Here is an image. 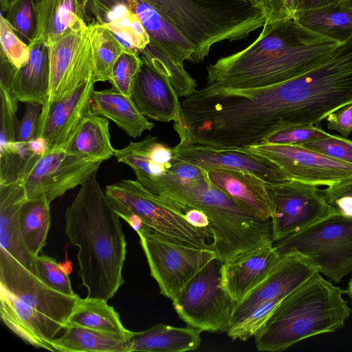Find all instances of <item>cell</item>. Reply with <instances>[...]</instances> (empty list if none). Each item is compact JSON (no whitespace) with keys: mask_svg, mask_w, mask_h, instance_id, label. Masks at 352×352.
<instances>
[{"mask_svg":"<svg viewBox=\"0 0 352 352\" xmlns=\"http://www.w3.org/2000/svg\"><path fill=\"white\" fill-rule=\"evenodd\" d=\"M340 44L294 18L265 24L249 46L207 67V86L251 89L278 84L316 67Z\"/></svg>","mask_w":352,"mask_h":352,"instance_id":"6da1fadb","label":"cell"},{"mask_svg":"<svg viewBox=\"0 0 352 352\" xmlns=\"http://www.w3.org/2000/svg\"><path fill=\"white\" fill-rule=\"evenodd\" d=\"M120 216L96 179V173L80 186L65 212V231L78 249V274L87 297L109 300L124 283L122 269L127 243Z\"/></svg>","mask_w":352,"mask_h":352,"instance_id":"7a4b0ae2","label":"cell"},{"mask_svg":"<svg viewBox=\"0 0 352 352\" xmlns=\"http://www.w3.org/2000/svg\"><path fill=\"white\" fill-rule=\"evenodd\" d=\"M138 182L178 211L191 208L203 212L210 221L213 250L223 263L274 245L270 219L260 217L219 189L206 173L186 180L167 173Z\"/></svg>","mask_w":352,"mask_h":352,"instance_id":"3957f363","label":"cell"},{"mask_svg":"<svg viewBox=\"0 0 352 352\" xmlns=\"http://www.w3.org/2000/svg\"><path fill=\"white\" fill-rule=\"evenodd\" d=\"M78 295L68 296L0 248V316L26 344L53 351L51 342L67 325Z\"/></svg>","mask_w":352,"mask_h":352,"instance_id":"277c9868","label":"cell"},{"mask_svg":"<svg viewBox=\"0 0 352 352\" xmlns=\"http://www.w3.org/2000/svg\"><path fill=\"white\" fill-rule=\"evenodd\" d=\"M334 286L317 272L283 298L254 336L260 351L279 352L306 338L342 328L351 309Z\"/></svg>","mask_w":352,"mask_h":352,"instance_id":"5b68a950","label":"cell"},{"mask_svg":"<svg viewBox=\"0 0 352 352\" xmlns=\"http://www.w3.org/2000/svg\"><path fill=\"white\" fill-rule=\"evenodd\" d=\"M195 47L194 63L223 41L245 38L265 25L254 0H144Z\"/></svg>","mask_w":352,"mask_h":352,"instance_id":"8992f818","label":"cell"},{"mask_svg":"<svg viewBox=\"0 0 352 352\" xmlns=\"http://www.w3.org/2000/svg\"><path fill=\"white\" fill-rule=\"evenodd\" d=\"M274 247L280 256L298 254L340 283L352 272V216L338 210L274 243Z\"/></svg>","mask_w":352,"mask_h":352,"instance_id":"52a82bcc","label":"cell"},{"mask_svg":"<svg viewBox=\"0 0 352 352\" xmlns=\"http://www.w3.org/2000/svg\"><path fill=\"white\" fill-rule=\"evenodd\" d=\"M104 192L113 210L124 220L135 217L173 242L213 250L209 229L190 224L183 212L162 201L137 180L126 179L109 184Z\"/></svg>","mask_w":352,"mask_h":352,"instance_id":"ba28073f","label":"cell"},{"mask_svg":"<svg viewBox=\"0 0 352 352\" xmlns=\"http://www.w3.org/2000/svg\"><path fill=\"white\" fill-rule=\"evenodd\" d=\"M221 260L215 256L205 265L173 300L179 317L202 331H227L236 302L221 283Z\"/></svg>","mask_w":352,"mask_h":352,"instance_id":"9c48e42d","label":"cell"},{"mask_svg":"<svg viewBox=\"0 0 352 352\" xmlns=\"http://www.w3.org/2000/svg\"><path fill=\"white\" fill-rule=\"evenodd\" d=\"M136 232L151 276L157 282L161 294L172 301L207 263L217 256L212 249L173 242L144 225Z\"/></svg>","mask_w":352,"mask_h":352,"instance_id":"30bf717a","label":"cell"},{"mask_svg":"<svg viewBox=\"0 0 352 352\" xmlns=\"http://www.w3.org/2000/svg\"><path fill=\"white\" fill-rule=\"evenodd\" d=\"M102 162L69 153L64 148H51L30 158L16 179L24 186L28 199L45 198L52 203L86 182Z\"/></svg>","mask_w":352,"mask_h":352,"instance_id":"8fae6325","label":"cell"},{"mask_svg":"<svg viewBox=\"0 0 352 352\" xmlns=\"http://www.w3.org/2000/svg\"><path fill=\"white\" fill-rule=\"evenodd\" d=\"M45 45L48 54L49 92L44 105L62 99L93 80L94 71L89 27L83 19L62 35L48 41Z\"/></svg>","mask_w":352,"mask_h":352,"instance_id":"7c38bea8","label":"cell"},{"mask_svg":"<svg viewBox=\"0 0 352 352\" xmlns=\"http://www.w3.org/2000/svg\"><path fill=\"white\" fill-rule=\"evenodd\" d=\"M271 204L274 243L337 212L318 186L295 180L265 182Z\"/></svg>","mask_w":352,"mask_h":352,"instance_id":"4fadbf2b","label":"cell"},{"mask_svg":"<svg viewBox=\"0 0 352 352\" xmlns=\"http://www.w3.org/2000/svg\"><path fill=\"white\" fill-rule=\"evenodd\" d=\"M275 164L286 180L331 186L352 178V164L298 144H258L246 148Z\"/></svg>","mask_w":352,"mask_h":352,"instance_id":"5bb4252c","label":"cell"},{"mask_svg":"<svg viewBox=\"0 0 352 352\" xmlns=\"http://www.w3.org/2000/svg\"><path fill=\"white\" fill-rule=\"evenodd\" d=\"M173 148L177 157L206 170H243L252 173L266 182L286 180L282 171L275 164L245 148H223L182 143Z\"/></svg>","mask_w":352,"mask_h":352,"instance_id":"9a60e30c","label":"cell"},{"mask_svg":"<svg viewBox=\"0 0 352 352\" xmlns=\"http://www.w3.org/2000/svg\"><path fill=\"white\" fill-rule=\"evenodd\" d=\"M94 84L91 80L62 99L42 106L35 137L43 138L48 148H65L90 109Z\"/></svg>","mask_w":352,"mask_h":352,"instance_id":"2e32d148","label":"cell"},{"mask_svg":"<svg viewBox=\"0 0 352 352\" xmlns=\"http://www.w3.org/2000/svg\"><path fill=\"white\" fill-rule=\"evenodd\" d=\"M318 270L298 254L283 256L269 276L234 307L230 325L235 324L261 304L283 300Z\"/></svg>","mask_w":352,"mask_h":352,"instance_id":"e0dca14e","label":"cell"},{"mask_svg":"<svg viewBox=\"0 0 352 352\" xmlns=\"http://www.w3.org/2000/svg\"><path fill=\"white\" fill-rule=\"evenodd\" d=\"M27 63L17 69L1 55L0 86L6 88L18 102L44 105L48 100L49 64L44 43L28 45Z\"/></svg>","mask_w":352,"mask_h":352,"instance_id":"ac0fdd59","label":"cell"},{"mask_svg":"<svg viewBox=\"0 0 352 352\" xmlns=\"http://www.w3.org/2000/svg\"><path fill=\"white\" fill-rule=\"evenodd\" d=\"M281 258L274 245L243 254L223 263L221 285L238 303L269 276Z\"/></svg>","mask_w":352,"mask_h":352,"instance_id":"d6986e66","label":"cell"},{"mask_svg":"<svg viewBox=\"0 0 352 352\" xmlns=\"http://www.w3.org/2000/svg\"><path fill=\"white\" fill-rule=\"evenodd\" d=\"M178 97L166 77L142 63L134 82L131 98L146 118L165 122H176L181 112Z\"/></svg>","mask_w":352,"mask_h":352,"instance_id":"ffe728a7","label":"cell"},{"mask_svg":"<svg viewBox=\"0 0 352 352\" xmlns=\"http://www.w3.org/2000/svg\"><path fill=\"white\" fill-rule=\"evenodd\" d=\"M28 199L19 180L0 184V248L38 276L36 257L26 250L20 227L21 210Z\"/></svg>","mask_w":352,"mask_h":352,"instance_id":"44dd1931","label":"cell"},{"mask_svg":"<svg viewBox=\"0 0 352 352\" xmlns=\"http://www.w3.org/2000/svg\"><path fill=\"white\" fill-rule=\"evenodd\" d=\"M90 0H34L35 27L28 45L44 43L64 34L81 19L88 25Z\"/></svg>","mask_w":352,"mask_h":352,"instance_id":"7402d4cb","label":"cell"},{"mask_svg":"<svg viewBox=\"0 0 352 352\" xmlns=\"http://www.w3.org/2000/svg\"><path fill=\"white\" fill-rule=\"evenodd\" d=\"M124 3L138 17L151 43L181 65L185 60L194 61L195 47L152 6L144 0H124Z\"/></svg>","mask_w":352,"mask_h":352,"instance_id":"603a6c76","label":"cell"},{"mask_svg":"<svg viewBox=\"0 0 352 352\" xmlns=\"http://www.w3.org/2000/svg\"><path fill=\"white\" fill-rule=\"evenodd\" d=\"M206 175L213 185L233 199L270 219L272 210L265 181L252 173L229 169L208 170Z\"/></svg>","mask_w":352,"mask_h":352,"instance_id":"cb8c5ba5","label":"cell"},{"mask_svg":"<svg viewBox=\"0 0 352 352\" xmlns=\"http://www.w3.org/2000/svg\"><path fill=\"white\" fill-rule=\"evenodd\" d=\"M114 156L118 162L132 168L138 182L166 175L175 158L173 148L151 135L116 149Z\"/></svg>","mask_w":352,"mask_h":352,"instance_id":"d4e9b609","label":"cell"},{"mask_svg":"<svg viewBox=\"0 0 352 352\" xmlns=\"http://www.w3.org/2000/svg\"><path fill=\"white\" fill-rule=\"evenodd\" d=\"M202 331L187 325L177 327L156 324L142 331H134L126 352H184L197 349Z\"/></svg>","mask_w":352,"mask_h":352,"instance_id":"484cf974","label":"cell"},{"mask_svg":"<svg viewBox=\"0 0 352 352\" xmlns=\"http://www.w3.org/2000/svg\"><path fill=\"white\" fill-rule=\"evenodd\" d=\"M94 114L112 120L118 127L133 138L155 124L140 111L133 99L111 89L94 91L91 103Z\"/></svg>","mask_w":352,"mask_h":352,"instance_id":"4316f807","label":"cell"},{"mask_svg":"<svg viewBox=\"0 0 352 352\" xmlns=\"http://www.w3.org/2000/svg\"><path fill=\"white\" fill-rule=\"evenodd\" d=\"M0 184L15 180L23 167L16 147L18 101L0 86Z\"/></svg>","mask_w":352,"mask_h":352,"instance_id":"83f0119b","label":"cell"},{"mask_svg":"<svg viewBox=\"0 0 352 352\" xmlns=\"http://www.w3.org/2000/svg\"><path fill=\"white\" fill-rule=\"evenodd\" d=\"M117 334L67 324L64 333L51 342L53 351L126 352L133 334Z\"/></svg>","mask_w":352,"mask_h":352,"instance_id":"f1b7e54d","label":"cell"},{"mask_svg":"<svg viewBox=\"0 0 352 352\" xmlns=\"http://www.w3.org/2000/svg\"><path fill=\"white\" fill-rule=\"evenodd\" d=\"M65 150L86 158L102 161L114 156L116 149L111 142L108 119L94 114L90 108Z\"/></svg>","mask_w":352,"mask_h":352,"instance_id":"f546056e","label":"cell"},{"mask_svg":"<svg viewBox=\"0 0 352 352\" xmlns=\"http://www.w3.org/2000/svg\"><path fill=\"white\" fill-rule=\"evenodd\" d=\"M294 19L307 29L340 43L352 36V9L344 1L297 12Z\"/></svg>","mask_w":352,"mask_h":352,"instance_id":"4dcf8cb0","label":"cell"},{"mask_svg":"<svg viewBox=\"0 0 352 352\" xmlns=\"http://www.w3.org/2000/svg\"><path fill=\"white\" fill-rule=\"evenodd\" d=\"M67 324L82 327L99 331L117 334H130L118 311L107 301L86 297L76 300L68 318Z\"/></svg>","mask_w":352,"mask_h":352,"instance_id":"1f68e13d","label":"cell"},{"mask_svg":"<svg viewBox=\"0 0 352 352\" xmlns=\"http://www.w3.org/2000/svg\"><path fill=\"white\" fill-rule=\"evenodd\" d=\"M50 204L45 198L28 199L20 214V227L23 243L33 256L39 255L46 245L50 228Z\"/></svg>","mask_w":352,"mask_h":352,"instance_id":"d6a6232c","label":"cell"},{"mask_svg":"<svg viewBox=\"0 0 352 352\" xmlns=\"http://www.w3.org/2000/svg\"><path fill=\"white\" fill-rule=\"evenodd\" d=\"M94 52L93 80L110 81L113 67L124 50L110 32L102 24L89 25Z\"/></svg>","mask_w":352,"mask_h":352,"instance_id":"836d02e7","label":"cell"},{"mask_svg":"<svg viewBox=\"0 0 352 352\" xmlns=\"http://www.w3.org/2000/svg\"><path fill=\"white\" fill-rule=\"evenodd\" d=\"M142 63L139 54L123 52L113 67L110 81L111 89L131 98L134 82Z\"/></svg>","mask_w":352,"mask_h":352,"instance_id":"e575fe53","label":"cell"},{"mask_svg":"<svg viewBox=\"0 0 352 352\" xmlns=\"http://www.w3.org/2000/svg\"><path fill=\"white\" fill-rule=\"evenodd\" d=\"M281 300L267 301L258 305L240 322L230 326L226 331L228 336L241 341L254 337Z\"/></svg>","mask_w":352,"mask_h":352,"instance_id":"d590c367","label":"cell"},{"mask_svg":"<svg viewBox=\"0 0 352 352\" xmlns=\"http://www.w3.org/2000/svg\"><path fill=\"white\" fill-rule=\"evenodd\" d=\"M38 278L48 287L68 296H76L70 279L56 259L44 254L35 258Z\"/></svg>","mask_w":352,"mask_h":352,"instance_id":"8d00e7d4","label":"cell"},{"mask_svg":"<svg viewBox=\"0 0 352 352\" xmlns=\"http://www.w3.org/2000/svg\"><path fill=\"white\" fill-rule=\"evenodd\" d=\"M0 36L1 55L15 68L23 67L29 59V46L15 34L13 27L3 17V14L1 15L0 21Z\"/></svg>","mask_w":352,"mask_h":352,"instance_id":"74e56055","label":"cell"},{"mask_svg":"<svg viewBox=\"0 0 352 352\" xmlns=\"http://www.w3.org/2000/svg\"><path fill=\"white\" fill-rule=\"evenodd\" d=\"M41 109L42 105L38 103L27 102L24 116L18 124L16 147L23 165L35 155L30 153L29 143L35 138Z\"/></svg>","mask_w":352,"mask_h":352,"instance_id":"f35d334b","label":"cell"},{"mask_svg":"<svg viewBox=\"0 0 352 352\" xmlns=\"http://www.w3.org/2000/svg\"><path fill=\"white\" fill-rule=\"evenodd\" d=\"M329 133L314 124H297L279 130L262 143L274 144H302L328 135Z\"/></svg>","mask_w":352,"mask_h":352,"instance_id":"ab89813d","label":"cell"},{"mask_svg":"<svg viewBox=\"0 0 352 352\" xmlns=\"http://www.w3.org/2000/svg\"><path fill=\"white\" fill-rule=\"evenodd\" d=\"M298 145L331 158L352 164V140L345 138L329 134L323 138Z\"/></svg>","mask_w":352,"mask_h":352,"instance_id":"60d3db41","label":"cell"},{"mask_svg":"<svg viewBox=\"0 0 352 352\" xmlns=\"http://www.w3.org/2000/svg\"><path fill=\"white\" fill-rule=\"evenodd\" d=\"M6 19L29 44L34 31V21L35 27L34 0H19L7 12Z\"/></svg>","mask_w":352,"mask_h":352,"instance_id":"b9f144b4","label":"cell"},{"mask_svg":"<svg viewBox=\"0 0 352 352\" xmlns=\"http://www.w3.org/2000/svg\"><path fill=\"white\" fill-rule=\"evenodd\" d=\"M265 19V24L295 18L298 0H254Z\"/></svg>","mask_w":352,"mask_h":352,"instance_id":"7bdbcfd3","label":"cell"},{"mask_svg":"<svg viewBox=\"0 0 352 352\" xmlns=\"http://www.w3.org/2000/svg\"><path fill=\"white\" fill-rule=\"evenodd\" d=\"M327 128L336 131L344 137H348L352 131V103L343 106L326 117Z\"/></svg>","mask_w":352,"mask_h":352,"instance_id":"ee69618b","label":"cell"},{"mask_svg":"<svg viewBox=\"0 0 352 352\" xmlns=\"http://www.w3.org/2000/svg\"><path fill=\"white\" fill-rule=\"evenodd\" d=\"M320 192L330 205L340 197L345 196L352 197V178L328 186L324 190H320Z\"/></svg>","mask_w":352,"mask_h":352,"instance_id":"f6af8a7d","label":"cell"},{"mask_svg":"<svg viewBox=\"0 0 352 352\" xmlns=\"http://www.w3.org/2000/svg\"><path fill=\"white\" fill-rule=\"evenodd\" d=\"M182 212L186 221L192 226L201 228H208L210 230V221L203 212L197 209L186 208Z\"/></svg>","mask_w":352,"mask_h":352,"instance_id":"bcb514c9","label":"cell"},{"mask_svg":"<svg viewBox=\"0 0 352 352\" xmlns=\"http://www.w3.org/2000/svg\"><path fill=\"white\" fill-rule=\"evenodd\" d=\"M344 0H298L297 12L306 11L339 3Z\"/></svg>","mask_w":352,"mask_h":352,"instance_id":"7dc6e473","label":"cell"},{"mask_svg":"<svg viewBox=\"0 0 352 352\" xmlns=\"http://www.w3.org/2000/svg\"><path fill=\"white\" fill-rule=\"evenodd\" d=\"M343 214L352 216V197L345 196L334 201L331 205Z\"/></svg>","mask_w":352,"mask_h":352,"instance_id":"c3c4849f","label":"cell"},{"mask_svg":"<svg viewBox=\"0 0 352 352\" xmlns=\"http://www.w3.org/2000/svg\"><path fill=\"white\" fill-rule=\"evenodd\" d=\"M47 149V142L42 137H35L29 143V150L32 155H42Z\"/></svg>","mask_w":352,"mask_h":352,"instance_id":"681fc988","label":"cell"},{"mask_svg":"<svg viewBox=\"0 0 352 352\" xmlns=\"http://www.w3.org/2000/svg\"><path fill=\"white\" fill-rule=\"evenodd\" d=\"M19 0H1V12H8Z\"/></svg>","mask_w":352,"mask_h":352,"instance_id":"f907efd6","label":"cell"},{"mask_svg":"<svg viewBox=\"0 0 352 352\" xmlns=\"http://www.w3.org/2000/svg\"><path fill=\"white\" fill-rule=\"evenodd\" d=\"M65 272L69 274L72 271V263L69 261H65L64 263H59Z\"/></svg>","mask_w":352,"mask_h":352,"instance_id":"816d5d0a","label":"cell"},{"mask_svg":"<svg viewBox=\"0 0 352 352\" xmlns=\"http://www.w3.org/2000/svg\"><path fill=\"white\" fill-rule=\"evenodd\" d=\"M346 294L352 300V277L350 278L349 281Z\"/></svg>","mask_w":352,"mask_h":352,"instance_id":"f5cc1de1","label":"cell"},{"mask_svg":"<svg viewBox=\"0 0 352 352\" xmlns=\"http://www.w3.org/2000/svg\"><path fill=\"white\" fill-rule=\"evenodd\" d=\"M344 2L352 9V0H344Z\"/></svg>","mask_w":352,"mask_h":352,"instance_id":"db71d44e","label":"cell"}]
</instances>
